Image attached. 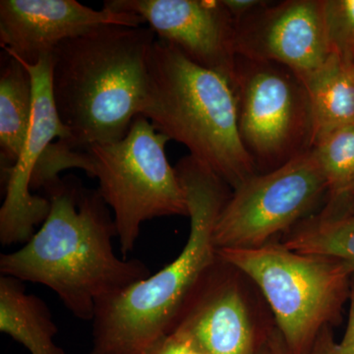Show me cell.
<instances>
[{
	"label": "cell",
	"instance_id": "6da1fadb",
	"mask_svg": "<svg viewBox=\"0 0 354 354\" xmlns=\"http://www.w3.org/2000/svg\"><path fill=\"white\" fill-rule=\"evenodd\" d=\"M50 213L19 250L0 256L1 276L55 291L77 318L93 321L97 305L150 276L146 264L115 255L108 205L76 177L46 188Z\"/></svg>",
	"mask_w": 354,
	"mask_h": 354
},
{
	"label": "cell",
	"instance_id": "7a4b0ae2",
	"mask_svg": "<svg viewBox=\"0 0 354 354\" xmlns=\"http://www.w3.org/2000/svg\"><path fill=\"white\" fill-rule=\"evenodd\" d=\"M157 37L143 26L106 25L67 39L51 53V88L70 151L124 138L141 114Z\"/></svg>",
	"mask_w": 354,
	"mask_h": 354
},
{
	"label": "cell",
	"instance_id": "3957f363",
	"mask_svg": "<svg viewBox=\"0 0 354 354\" xmlns=\"http://www.w3.org/2000/svg\"><path fill=\"white\" fill-rule=\"evenodd\" d=\"M174 169L189 209L187 241L160 271L97 305L91 354H145L171 333L188 297L218 258L214 232L230 187L193 156L181 158Z\"/></svg>",
	"mask_w": 354,
	"mask_h": 354
},
{
	"label": "cell",
	"instance_id": "277c9868",
	"mask_svg": "<svg viewBox=\"0 0 354 354\" xmlns=\"http://www.w3.org/2000/svg\"><path fill=\"white\" fill-rule=\"evenodd\" d=\"M141 114L169 140L211 167L234 190L257 174L237 125L234 88L171 44L156 39Z\"/></svg>",
	"mask_w": 354,
	"mask_h": 354
},
{
	"label": "cell",
	"instance_id": "5b68a950",
	"mask_svg": "<svg viewBox=\"0 0 354 354\" xmlns=\"http://www.w3.org/2000/svg\"><path fill=\"white\" fill-rule=\"evenodd\" d=\"M259 288L288 354H308L325 328L341 323L354 270L342 261L290 250L281 242L218 249Z\"/></svg>",
	"mask_w": 354,
	"mask_h": 354
},
{
	"label": "cell",
	"instance_id": "8992f818",
	"mask_svg": "<svg viewBox=\"0 0 354 354\" xmlns=\"http://www.w3.org/2000/svg\"><path fill=\"white\" fill-rule=\"evenodd\" d=\"M169 141L138 115L124 138L85 150L90 158L88 176L97 179V192L113 209L124 256L132 252L146 221L189 216L185 192L165 155Z\"/></svg>",
	"mask_w": 354,
	"mask_h": 354
},
{
	"label": "cell",
	"instance_id": "52a82bcc",
	"mask_svg": "<svg viewBox=\"0 0 354 354\" xmlns=\"http://www.w3.org/2000/svg\"><path fill=\"white\" fill-rule=\"evenodd\" d=\"M232 88L239 136L257 174L274 171L311 150L308 93L295 72L274 62L237 57Z\"/></svg>",
	"mask_w": 354,
	"mask_h": 354
},
{
	"label": "cell",
	"instance_id": "ba28073f",
	"mask_svg": "<svg viewBox=\"0 0 354 354\" xmlns=\"http://www.w3.org/2000/svg\"><path fill=\"white\" fill-rule=\"evenodd\" d=\"M328 184L313 149L232 190L216 221L218 249H254L274 242L310 216Z\"/></svg>",
	"mask_w": 354,
	"mask_h": 354
},
{
	"label": "cell",
	"instance_id": "9c48e42d",
	"mask_svg": "<svg viewBox=\"0 0 354 354\" xmlns=\"http://www.w3.org/2000/svg\"><path fill=\"white\" fill-rule=\"evenodd\" d=\"M276 329L259 288L218 255L171 333L183 335L208 354H258Z\"/></svg>",
	"mask_w": 354,
	"mask_h": 354
},
{
	"label": "cell",
	"instance_id": "30bf717a",
	"mask_svg": "<svg viewBox=\"0 0 354 354\" xmlns=\"http://www.w3.org/2000/svg\"><path fill=\"white\" fill-rule=\"evenodd\" d=\"M104 8L135 14L160 41L193 62L234 80L235 22L223 0H108Z\"/></svg>",
	"mask_w": 354,
	"mask_h": 354
},
{
	"label": "cell",
	"instance_id": "8fae6325",
	"mask_svg": "<svg viewBox=\"0 0 354 354\" xmlns=\"http://www.w3.org/2000/svg\"><path fill=\"white\" fill-rule=\"evenodd\" d=\"M22 64L32 79V120L17 162L2 174L6 184V197L0 209L2 245L26 243L36 232L35 227L46 220L50 213V201L32 194V178L53 140L64 142L70 138L53 100L50 57L41 58L34 65Z\"/></svg>",
	"mask_w": 354,
	"mask_h": 354
},
{
	"label": "cell",
	"instance_id": "7c38bea8",
	"mask_svg": "<svg viewBox=\"0 0 354 354\" xmlns=\"http://www.w3.org/2000/svg\"><path fill=\"white\" fill-rule=\"evenodd\" d=\"M237 57L283 65L299 77L330 57L323 0L267 1L235 22Z\"/></svg>",
	"mask_w": 354,
	"mask_h": 354
},
{
	"label": "cell",
	"instance_id": "4fadbf2b",
	"mask_svg": "<svg viewBox=\"0 0 354 354\" xmlns=\"http://www.w3.org/2000/svg\"><path fill=\"white\" fill-rule=\"evenodd\" d=\"M142 24L144 21L135 14L104 7L95 10L76 0L0 1V44L7 53L31 65L50 57L67 39L101 26Z\"/></svg>",
	"mask_w": 354,
	"mask_h": 354
},
{
	"label": "cell",
	"instance_id": "5bb4252c",
	"mask_svg": "<svg viewBox=\"0 0 354 354\" xmlns=\"http://www.w3.org/2000/svg\"><path fill=\"white\" fill-rule=\"evenodd\" d=\"M0 330L31 354H66L55 342L58 329L41 298L26 292L23 281L0 277Z\"/></svg>",
	"mask_w": 354,
	"mask_h": 354
},
{
	"label": "cell",
	"instance_id": "9a60e30c",
	"mask_svg": "<svg viewBox=\"0 0 354 354\" xmlns=\"http://www.w3.org/2000/svg\"><path fill=\"white\" fill-rule=\"evenodd\" d=\"M300 78L308 93L313 143L325 133L354 124V64L332 55L322 66Z\"/></svg>",
	"mask_w": 354,
	"mask_h": 354
},
{
	"label": "cell",
	"instance_id": "2e32d148",
	"mask_svg": "<svg viewBox=\"0 0 354 354\" xmlns=\"http://www.w3.org/2000/svg\"><path fill=\"white\" fill-rule=\"evenodd\" d=\"M32 111V79L25 65L4 51L0 71L1 172L17 162L25 145Z\"/></svg>",
	"mask_w": 354,
	"mask_h": 354
},
{
	"label": "cell",
	"instance_id": "e0dca14e",
	"mask_svg": "<svg viewBox=\"0 0 354 354\" xmlns=\"http://www.w3.org/2000/svg\"><path fill=\"white\" fill-rule=\"evenodd\" d=\"M281 243L297 252L342 261L354 270L353 207H325L295 225Z\"/></svg>",
	"mask_w": 354,
	"mask_h": 354
},
{
	"label": "cell",
	"instance_id": "ac0fdd59",
	"mask_svg": "<svg viewBox=\"0 0 354 354\" xmlns=\"http://www.w3.org/2000/svg\"><path fill=\"white\" fill-rule=\"evenodd\" d=\"M328 184L329 206L354 203V124L321 135L312 146Z\"/></svg>",
	"mask_w": 354,
	"mask_h": 354
},
{
	"label": "cell",
	"instance_id": "d6986e66",
	"mask_svg": "<svg viewBox=\"0 0 354 354\" xmlns=\"http://www.w3.org/2000/svg\"><path fill=\"white\" fill-rule=\"evenodd\" d=\"M323 15L330 53L354 64V0H323Z\"/></svg>",
	"mask_w": 354,
	"mask_h": 354
},
{
	"label": "cell",
	"instance_id": "ffe728a7",
	"mask_svg": "<svg viewBox=\"0 0 354 354\" xmlns=\"http://www.w3.org/2000/svg\"><path fill=\"white\" fill-rule=\"evenodd\" d=\"M308 354H354V276L351 279L349 311L346 333L335 342L332 327L325 328L318 335Z\"/></svg>",
	"mask_w": 354,
	"mask_h": 354
},
{
	"label": "cell",
	"instance_id": "44dd1931",
	"mask_svg": "<svg viewBox=\"0 0 354 354\" xmlns=\"http://www.w3.org/2000/svg\"><path fill=\"white\" fill-rule=\"evenodd\" d=\"M145 354H208L192 342L176 333H169L160 337Z\"/></svg>",
	"mask_w": 354,
	"mask_h": 354
},
{
	"label": "cell",
	"instance_id": "7402d4cb",
	"mask_svg": "<svg viewBox=\"0 0 354 354\" xmlns=\"http://www.w3.org/2000/svg\"><path fill=\"white\" fill-rule=\"evenodd\" d=\"M267 1L263 0H223V6L227 9L234 22L246 17L256 9L264 6Z\"/></svg>",
	"mask_w": 354,
	"mask_h": 354
},
{
	"label": "cell",
	"instance_id": "603a6c76",
	"mask_svg": "<svg viewBox=\"0 0 354 354\" xmlns=\"http://www.w3.org/2000/svg\"><path fill=\"white\" fill-rule=\"evenodd\" d=\"M258 354H288L278 329L274 330Z\"/></svg>",
	"mask_w": 354,
	"mask_h": 354
}]
</instances>
